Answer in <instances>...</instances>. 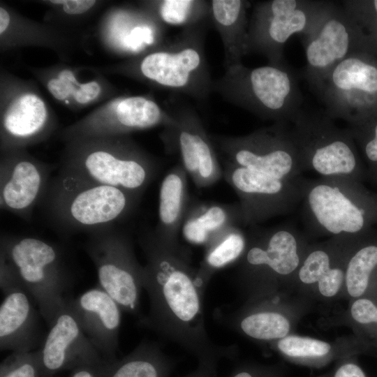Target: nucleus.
Segmentation results:
<instances>
[{"instance_id": "obj_45", "label": "nucleus", "mask_w": 377, "mask_h": 377, "mask_svg": "<svg viewBox=\"0 0 377 377\" xmlns=\"http://www.w3.org/2000/svg\"><path fill=\"white\" fill-rule=\"evenodd\" d=\"M98 364L80 366L71 377H102L103 368L99 367L98 371L95 369Z\"/></svg>"}, {"instance_id": "obj_40", "label": "nucleus", "mask_w": 377, "mask_h": 377, "mask_svg": "<svg viewBox=\"0 0 377 377\" xmlns=\"http://www.w3.org/2000/svg\"><path fill=\"white\" fill-rule=\"evenodd\" d=\"M357 357H348L336 362L330 377H369L360 365Z\"/></svg>"}, {"instance_id": "obj_7", "label": "nucleus", "mask_w": 377, "mask_h": 377, "mask_svg": "<svg viewBox=\"0 0 377 377\" xmlns=\"http://www.w3.org/2000/svg\"><path fill=\"white\" fill-rule=\"evenodd\" d=\"M325 111L301 109L288 123L302 171L322 177L345 176L362 182L365 172L356 143L347 129L337 126Z\"/></svg>"}, {"instance_id": "obj_22", "label": "nucleus", "mask_w": 377, "mask_h": 377, "mask_svg": "<svg viewBox=\"0 0 377 377\" xmlns=\"http://www.w3.org/2000/svg\"><path fill=\"white\" fill-rule=\"evenodd\" d=\"M80 36L72 29L40 23L0 3L1 52L17 47H39L50 49L65 57L82 41Z\"/></svg>"}, {"instance_id": "obj_11", "label": "nucleus", "mask_w": 377, "mask_h": 377, "mask_svg": "<svg viewBox=\"0 0 377 377\" xmlns=\"http://www.w3.org/2000/svg\"><path fill=\"white\" fill-rule=\"evenodd\" d=\"M332 1L272 0L254 8L247 31L246 50L265 55L271 64L283 63L284 45L294 34H310Z\"/></svg>"}, {"instance_id": "obj_29", "label": "nucleus", "mask_w": 377, "mask_h": 377, "mask_svg": "<svg viewBox=\"0 0 377 377\" xmlns=\"http://www.w3.org/2000/svg\"><path fill=\"white\" fill-rule=\"evenodd\" d=\"M174 365L159 344L142 341L122 360L103 367L102 377H168Z\"/></svg>"}, {"instance_id": "obj_30", "label": "nucleus", "mask_w": 377, "mask_h": 377, "mask_svg": "<svg viewBox=\"0 0 377 377\" xmlns=\"http://www.w3.org/2000/svg\"><path fill=\"white\" fill-rule=\"evenodd\" d=\"M331 322L344 325L353 334L377 350V298L360 297L349 302L347 309Z\"/></svg>"}, {"instance_id": "obj_9", "label": "nucleus", "mask_w": 377, "mask_h": 377, "mask_svg": "<svg viewBox=\"0 0 377 377\" xmlns=\"http://www.w3.org/2000/svg\"><path fill=\"white\" fill-rule=\"evenodd\" d=\"M57 126V117L36 84L1 68L0 152L43 142Z\"/></svg>"}, {"instance_id": "obj_5", "label": "nucleus", "mask_w": 377, "mask_h": 377, "mask_svg": "<svg viewBox=\"0 0 377 377\" xmlns=\"http://www.w3.org/2000/svg\"><path fill=\"white\" fill-rule=\"evenodd\" d=\"M309 244L288 227L277 229L246 246L235 279L244 301L289 293Z\"/></svg>"}, {"instance_id": "obj_43", "label": "nucleus", "mask_w": 377, "mask_h": 377, "mask_svg": "<svg viewBox=\"0 0 377 377\" xmlns=\"http://www.w3.org/2000/svg\"><path fill=\"white\" fill-rule=\"evenodd\" d=\"M183 232L186 238L193 243L202 244L208 239L209 233L198 224L195 219L186 223Z\"/></svg>"}, {"instance_id": "obj_35", "label": "nucleus", "mask_w": 377, "mask_h": 377, "mask_svg": "<svg viewBox=\"0 0 377 377\" xmlns=\"http://www.w3.org/2000/svg\"><path fill=\"white\" fill-rule=\"evenodd\" d=\"M101 1L96 0H47L42 1L43 4L50 8V12L55 14V21L61 22L58 26L61 27L64 20L68 21L81 20L87 17L98 8ZM52 14V15H53Z\"/></svg>"}, {"instance_id": "obj_41", "label": "nucleus", "mask_w": 377, "mask_h": 377, "mask_svg": "<svg viewBox=\"0 0 377 377\" xmlns=\"http://www.w3.org/2000/svg\"><path fill=\"white\" fill-rule=\"evenodd\" d=\"M198 224L208 233L219 228L226 220V213L219 207H212L195 219Z\"/></svg>"}, {"instance_id": "obj_31", "label": "nucleus", "mask_w": 377, "mask_h": 377, "mask_svg": "<svg viewBox=\"0 0 377 377\" xmlns=\"http://www.w3.org/2000/svg\"><path fill=\"white\" fill-rule=\"evenodd\" d=\"M246 248L244 237L239 233L229 234L207 252L204 265L196 274V279L205 291L212 274L242 256Z\"/></svg>"}, {"instance_id": "obj_21", "label": "nucleus", "mask_w": 377, "mask_h": 377, "mask_svg": "<svg viewBox=\"0 0 377 377\" xmlns=\"http://www.w3.org/2000/svg\"><path fill=\"white\" fill-rule=\"evenodd\" d=\"M37 354L46 374L67 366L99 363L98 350L84 333L66 299Z\"/></svg>"}, {"instance_id": "obj_16", "label": "nucleus", "mask_w": 377, "mask_h": 377, "mask_svg": "<svg viewBox=\"0 0 377 377\" xmlns=\"http://www.w3.org/2000/svg\"><path fill=\"white\" fill-rule=\"evenodd\" d=\"M361 237H332L322 243L309 244L289 293L313 304L341 299L347 260Z\"/></svg>"}, {"instance_id": "obj_23", "label": "nucleus", "mask_w": 377, "mask_h": 377, "mask_svg": "<svg viewBox=\"0 0 377 377\" xmlns=\"http://www.w3.org/2000/svg\"><path fill=\"white\" fill-rule=\"evenodd\" d=\"M66 302L91 343L112 359L119 346L121 322L118 303L98 286Z\"/></svg>"}, {"instance_id": "obj_17", "label": "nucleus", "mask_w": 377, "mask_h": 377, "mask_svg": "<svg viewBox=\"0 0 377 377\" xmlns=\"http://www.w3.org/2000/svg\"><path fill=\"white\" fill-rule=\"evenodd\" d=\"M0 154L1 209L29 221L45 197L55 165L36 158L27 149Z\"/></svg>"}, {"instance_id": "obj_2", "label": "nucleus", "mask_w": 377, "mask_h": 377, "mask_svg": "<svg viewBox=\"0 0 377 377\" xmlns=\"http://www.w3.org/2000/svg\"><path fill=\"white\" fill-rule=\"evenodd\" d=\"M135 194L59 173L50 182L43 204L64 233L94 232L112 226L128 212Z\"/></svg>"}, {"instance_id": "obj_24", "label": "nucleus", "mask_w": 377, "mask_h": 377, "mask_svg": "<svg viewBox=\"0 0 377 377\" xmlns=\"http://www.w3.org/2000/svg\"><path fill=\"white\" fill-rule=\"evenodd\" d=\"M269 344L286 360L316 369L348 357H377V350L355 334L326 341L292 334Z\"/></svg>"}, {"instance_id": "obj_10", "label": "nucleus", "mask_w": 377, "mask_h": 377, "mask_svg": "<svg viewBox=\"0 0 377 377\" xmlns=\"http://www.w3.org/2000/svg\"><path fill=\"white\" fill-rule=\"evenodd\" d=\"M332 119L355 124L377 114V58L357 52L334 66L313 89Z\"/></svg>"}, {"instance_id": "obj_38", "label": "nucleus", "mask_w": 377, "mask_h": 377, "mask_svg": "<svg viewBox=\"0 0 377 377\" xmlns=\"http://www.w3.org/2000/svg\"><path fill=\"white\" fill-rule=\"evenodd\" d=\"M285 367L283 364L244 362L235 367L229 377H285Z\"/></svg>"}, {"instance_id": "obj_32", "label": "nucleus", "mask_w": 377, "mask_h": 377, "mask_svg": "<svg viewBox=\"0 0 377 377\" xmlns=\"http://www.w3.org/2000/svg\"><path fill=\"white\" fill-rule=\"evenodd\" d=\"M343 8L359 26L367 50L377 54V0L344 1Z\"/></svg>"}, {"instance_id": "obj_27", "label": "nucleus", "mask_w": 377, "mask_h": 377, "mask_svg": "<svg viewBox=\"0 0 377 377\" xmlns=\"http://www.w3.org/2000/svg\"><path fill=\"white\" fill-rule=\"evenodd\" d=\"M231 179L240 193L260 200L264 198L274 203L281 212L289 211L303 197V179H280L241 166L234 170Z\"/></svg>"}, {"instance_id": "obj_1", "label": "nucleus", "mask_w": 377, "mask_h": 377, "mask_svg": "<svg viewBox=\"0 0 377 377\" xmlns=\"http://www.w3.org/2000/svg\"><path fill=\"white\" fill-rule=\"evenodd\" d=\"M147 263L142 287L149 299L148 315L141 324L190 353L198 362L218 364L236 353L234 346H219L205 325V290L182 257L164 241L144 243Z\"/></svg>"}, {"instance_id": "obj_8", "label": "nucleus", "mask_w": 377, "mask_h": 377, "mask_svg": "<svg viewBox=\"0 0 377 377\" xmlns=\"http://www.w3.org/2000/svg\"><path fill=\"white\" fill-rule=\"evenodd\" d=\"M219 86L235 103L276 123L290 121L302 109L297 80L284 62L251 68L241 63L229 66Z\"/></svg>"}, {"instance_id": "obj_13", "label": "nucleus", "mask_w": 377, "mask_h": 377, "mask_svg": "<svg viewBox=\"0 0 377 377\" xmlns=\"http://www.w3.org/2000/svg\"><path fill=\"white\" fill-rule=\"evenodd\" d=\"M313 303L298 295L280 293L258 300L244 302L230 311L216 310L219 322L251 340L273 343L293 334Z\"/></svg>"}, {"instance_id": "obj_39", "label": "nucleus", "mask_w": 377, "mask_h": 377, "mask_svg": "<svg viewBox=\"0 0 377 377\" xmlns=\"http://www.w3.org/2000/svg\"><path fill=\"white\" fill-rule=\"evenodd\" d=\"M198 134L182 131L179 143L184 165L187 170L195 172L199 168Z\"/></svg>"}, {"instance_id": "obj_42", "label": "nucleus", "mask_w": 377, "mask_h": 377, "mask_svg": "<svg viewBox=\"0 0 377 377\" xmlns=\"http://www.w3.org/2000/svg\"><path fill=\"white\" fill-rule=\"evenodd\" d=\"M199 168L198 172L203 178L209 177L214 169V163L211 149L207 142L199 135Z\"/></svg>"}, {"instance_id": "obj_44", "label": "nucleus", "mask_w": 377, "mask_h": 377, "mask_svg": "<svg viewBox=\"0 0 377 377\" xmlns=\"http://www.w3.org/2000/svg\"><path fill=\"white\" fill-rule=\"evenodd\" d=\"M216 364L198 362L195 369L184 377H216Z\"/></svg>"}, {"instance_id": "obj_33", "label": "nucleus", "mask_w": 377, "mask_h": 377, "mask_svg": "<svg viewBox=\"0 0 377 377\" xmlns=\"http://www.w3.org/2000/svg\"><path fill=\"white\" fill-rule=\"evenodd\" d=\"M183 184L176 174H169L163 180L159 193L158 216L164 225L177 219L182 207Z\"/></svg>"}, {"instance_id": "obj_26", "label": "nucleus", "mask_w": 377, "mask_h": 377, "mask_svg": "<svg viewBox=\"0 0 377 377\" xmlns=\"http://www.w3.org/2000/svg\"><path fill=\"white\" fill-rule=\"evenodd\" d=\"M377 298V232L372 230L355 242L348 256L341 298Z\"/></svg>"}, {"instance_id": "obj_25", "label": "nucleus", "mask_w": 377, "mask_h": 377, "mask_svg": "<svg viewBox=\"0 0 377 377\" xmlns=\"http://www.w3.org/2000/svg\"><path fill=\"white\" fill-rule=\"evenodd\" d=\"M0 306L1 350L29 352L37 342V316L31 295L20 286L5 293Z\"/></svg>"}, {"instance_id": "obj_37", "label": "nucleus", "mask_w": 377, "mask_h": 377, "mask_svg": "<svg viewBox=\"0 0 377 377\" xmlns=\"http://www.w3.org/2000/svg\"><path fill=\"white\" fill-rule=\"evenodd\" d=\"M159 19L171 25H182L193 16L198 1L190 0H165L154 3Z\"/></svg>"}, {"instance_id": "obj_46", "label": "nucleus", "mask_w": 377, "mask_h": 377, "mask_svg": "<svg viewBox=\"0 0 377 377\" xmlns=\"http://www.w3.org/2000/svg\"><path fill=\"white\" fill-rule=\"evenodd\" d=\"M317 377H330V371L324 374L320 375Z\"/></svg>"}, {"instance_id": "obj_14", "label": "nucleus", "mask_w": 377, "mask_h": 377, "mask_svg": "<svg viewBox=\"0 0 377 377\" xmlns=\"http://www.w3.org/2000/svg\"><path fill=\"white\" fill-rule=\"evenodd\" d=\"M302 43L306 62L304 76L312 89L348 56L368 52L355 20L343 6L334 2L316 29L302 37Z\"/></svg>"}, {"instance_id": "obj_18", "label": "nucleus", "mask_w": 377, "mask_h": 377, "mask_svg": "<svg viewBox=\"0 0 377 377\" xmlns=\"http://www.w3.org/2000/svg\"><path fill=\"white\" fill-rule=\"evenodd\" d=\"M204 59L196 45L155 49L124 62L97 67L103 74H119L157 86L188 89L202 72Z\"/></svg>"}, {"instance_id": "obj_36", "label": "nucleus", "mask_w": 377, "mask_h": 377, "mask_svg": "<svg viewBox=\"0 0 377 377\" xmlns=\"http://www.w3.org/2000/svg\"><path fill=\"white\" fill-rule=\"evenodd\" d=\"M40 371L37 351L14 352L1 366V377H39Z\"/></svg>"}, {"instance_id": "obj_20", "label": "nucleus", "mask_w": 377, "mask_h": 377, "mask_svg": "<svg viewBox=\"0 0 377 377\" xmlns=\"http://www.w3.org/2000/svg\"><path fill=\"white\" fill-rule=\"evenodd\" d=\"M29 71L54 101L73 111L117 96V89L97 67L62 63Z\"/></svg>"}, {"instance_id": "obj_6", "label": "nucleus", "mask_w": 377, "mask_h": 377, "mask_svg": "<svg viewBox=\"0 0 377 377\" xmlns=\"http://www.w3.org/2000/svg\"><path fill=\"white\" fill-rule=\"evenodd\" d=\"M0 256L14 268L50 327L66 302L70 277L59 249L34 237L3 235Z\"/></svg>"}, {"instance_id": "obj_4", "label": "nucleus", "mask_w": 377, "mask_h": 377, "mask_svg": "<svg viewBox=\"0 0 377 377\" xmlns=\"http://www.w3.org/2000/svg\"><path fill=\"white\" fill-rule=\"evenodd\" d=\"M302 199L315 225L332 237H361L377 223V195L351 177L304 181Z\"/></svg>"}, {"instance_id": "obj_19", "label": "nucleus", "mask_w": 377, "mask_h": 377, "mask_svg": "<svg viewBox=\"0 0 377 377\" xmlns=\"http://www.w3.org/2000/svg\"><path fill=\"white\" fill-rule=\"evenodd\" d=\"M234 158L239 166L283 180H301L299 154L286 123L278 122L240 139Z\"/></svg>"}, {"instance_id": "obj_12", "label": "nucleus", "mask_w": 377, "mask_h": 377, "mask_svg": "<svg viewBox=\"0 0 377 377\" xmlns=\"http://www.w3.org/2000/svg\"><path fill=\"white\" fill-rule=\"evenodd\" d=\"M85 251L95 266L98 286L122 311L138 313L143 267L126 235L113 227L94 232L89 235Z\"/></svg>"}, {"instance_id": "obj_28", "label": "nucleus", "mask_w": 377, "mask_h": 377, "mask_svg": "<svg viewBox=\"0 0 377 377\" xmlns=\"http://www.w3.org/2000/svg\"><path fill=\"white\" fill-rule=\"evenodd\" d=\"M246 2L240 0H214L211 13L224 44L228 66L240 63L247 52Z\"/></svg>"}, {"instance_id": "obj_15", "label": "nucleus", "mask_w": 377, "mask_h": 377, "mask_svg": "<svg viewBox=\"0 0 377 377\" xmlns=\"http://www.w3.org/2000/svg\"><path fill=\"white\" fill-rule=\"evenodd\" d=\"M158 104L146 96H117L63 128L64 143L85 138L126 136L135 131L154 127L165 120Z\"/></svg>"}, {"instance_id": "obj_34", "label": "nucleus", "mask_w": 377, "mask_h": 377, "mask_svg": "<svg viewBox=\"0 0 377 377\" xmlns=\"http://www.w3.org/2000/svg\"><path fill=\"white\" fill-rule=\"evenodd\" d=\"M348 130L370 170L377 177V114L360 122L349 124Z\"/></svg>"}, {"instance_id": "obj_3", "label": "nucleus", "mask_w": 377, "mask_h": 377, "mask_svg": "<svg viewBox=\"0 0 377 377\" xmlns=\"http://www.w3.org/2000/svg\"><path fill=\"white\" fill-rule=\"evenodd\" d=\"M59 173L137 193L147 182L150 164L126 136L65 143Z\"/></svg>"}]
</instances>
